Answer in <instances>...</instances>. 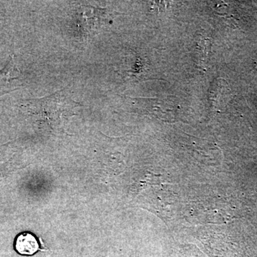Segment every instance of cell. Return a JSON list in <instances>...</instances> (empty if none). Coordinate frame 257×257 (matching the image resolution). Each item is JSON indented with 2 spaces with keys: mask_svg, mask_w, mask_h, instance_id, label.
<instances>
[{
  "mask_svg": "<svg viewBox=\"0 0 257 257\" xmlns=\"http://www.w3.org/2000/svg\"><path fill=\"white\" fill-rule=\"evenodd\" d=\"M22 106L30 116L54 130L63 126L68 118L75 115L74 111L80 104L74 101L65 91L60 90L52 95L29 99Z\"/></svg>",
  "mask_w": 257,
  "mask_h": 257,
  "instance_id": "obj_1",
  "label": "cell"
},
{
  "mask_svg": "<svg viewBox=\"0 0 257 257\" xmlns=\"http://www.w3.org/2000/svg\"><path fill=\"white\" fill-rule=\"evenodd\" d=\"M15 248L20 254L32 256L40 249V246L35 235L30 232H23L17 236Z\"/></svg>",
  "mask_w": 257,
  "mask_h": 257,
  "instance_id": "obj_2",
  "label": "cell"
},
{
  "mask_svg": "<svg viewBox=\"0 0 257 257\" xmlns=\"http://www.w3.org/2000/svg\"><path fill=\"white\" fill-rule=\"evenodd\" d=\"M0 77L2 79L8 82L20 78V71L15 63L13 55L10 56V60L4 68L0 69Z\"/></svg>",
  "mask_w": 257,
  "mask_h": 257,
  "instance_id": "obj_3",
  "label": "cell"
}]
</instances>
